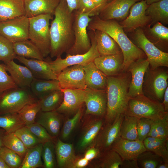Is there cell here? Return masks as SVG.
<instances>
[{
	"mask_svg": "<svg viewBox=\"0 0 168 168\" xmlns=\"http://www.w3.org/2000/svg\"><path fill=\"white\" fill-rule=\"evenodd\" d=\"M168 162L163 161L157 166V168H168Z\"/></svg>",
	"mask_w": 168,
	"mask_h": 168,
	"instance_id": "be15d7a7",
	"label": "cell"
},
{
	"mask_svg": "<svg viewBox=\"0 0 168 168\" xmlns=\"http://www.w3.org/2000/svg\"><path fill=\"white\" fill-rule=\"evenodd\" d=\"M100 152L98 149L91 147L86 151L84 157L90 161L97 157Z\"/></svg>",
	"mask_w": 168,
	"mask_h": 168,
	"instance_id": "db71d44e",
	"label": "cell"
},
{
	"mask_svg": "<svg viewBox=\"0 0 168 168\" xmlns=\"http://www.w3.org/2000/svg\"><path fill=\"white\" fill-rule=\"evenodd\" d=\"M84 103L86 114L104 118L107 110V98L106 91L93 90L86 88Z\"/></svg>",
	"mask_w": 168,
	"mask_h": 168,
	"instance_id": "2e32d148",
	"label": "cell"
},
{
	"mask_svg": "<svg viewBox=\"0 0 168 168\" xmlns=\"http://www.w3.org/2000/svg\"><path fill=\"white\" fill-rule=\"evenodd\" d=\"M137 160L139 168H157L164 161L159 156L146 150L141 153Z\"/></svg>",
	"mask_w": 168,
	"mask_h": 168,
	"instance_id": "7bdbcfd3",
	"label": "cell"
},
{
	"mask_svg": "<svg viewBox=\"0 0 168 168\" xmlns=\"http://www.w3.org/2000/svg\"><path fill=\"white\" fill-rule=\"evenodd\" d=\"M153 120L146 118H138L137 131L138 140L143 142L149 134Z\"/></svg>",
	"mask_w": 168,
	"mask_h": 168,
	"instance_id": "816d5d0a",
	"label": "cell"
},
{
	"mask_svg": "<svg viewBox=\"0 0 168 168\" xmlns=\"http://www.w3.org/2000/svg\"><path fill=\"white\" fill-rule=\"evenodd\" d=\"M39 100L28 88L17 87L0 93V115L17 113L26 105Z\"/></svg>",
	"mask_w": 168,
	"mask_h": 168,
	"instance_id": "8992f818",
	"label": "cell"
},
{
	"mask_svg": "<svg viewBox=\"0 0 168 168\" xmlns=\"http://www.w3.org/2000/svg\"><path fill=\"white\" fill-rule=\"evenodd\" d=\"M120 168H139L137 159L123 160Z\"/></svg>",
	"mask_w": 168,
	"mask_h": 168,
	"instance_id": "11a10c76",
	"label": "cell"
},
{
	"mask_svg": "<svg viewBox=\"0 0 168 168\" xmlns=\"http://www.w3.org/2000/svg\"><path fill=\"white\" fill-rule=\"evenodd\" d=\"M56 160L60 168H73L77 157L76 155L73 145L58 139L55 146Z\"/></svg>",
	"mask_w": 168,
	"mask_h": 168,
	"instance_id": "484cf974",
	"label": "cell"
},
{
	"mask_svg": "<svg viewBox=\"0 0 168 168\" xmlns=\"http://www.w3.org/2000/svg\"><path fill=\"white\" fill-rule=\"evenodd\" d=\"M55 146L53 139L43 143L42 156L45 168H54L56 166Z\"/></svg>",
	"mask_w": 168,
	"mask_h": 168,
	"instance_id": "ee69618b",
	"label": "cell"
},
{
	"mask_svg": "<svg viewBox=\"0 0 168 168\" xmlns=\"http://www.w3.org/2000/svg\"><path fill=\"white\" fill-rule=\"evenodd\" d=\"M104 123V118L97 117L86 122L76 144V149L77 152H84L92 146Z\"/></svg>",
	"mask_w": 168,
	"mask_h": 168,
	"instance_id": "e0dca14e",
	"label": "cell"
},
{
	"mask_svg": "<svg viewBox=\"0 0 168 168\" xmlns=\"http://www.w3.org/2000/svg\"><path fill=\"white\" fill-rule=\"evenodd\" d=\"M78 0H66L68 8L71 12L77 10Z\"/></svg>",
	"mask_w": 168,
	"mask_h": 168,
	"instance_id": "680465c9",
	"label": "cell"
},
{
	"mask_svg": "<svg viewBox=\"0 0 168 168\" xmlns=\"http://www.w3.org/2000/svg\"><path fill=\"white\" fill-rule=\"evenodd\" d=\"M25 126L42 143L53 139L45 128L37 122Z\"/></svg>",
	"mask_w": 168,
	"mask_h": 168,
	"instance_id": "681fc988",
	"label": "cell"
},
{
	"mask_svg": "<svg viewBox=\"0 0 168 168\" xmlns=\"http://www.w3.org/2000/svg\"><path fill=\"white\" fill-rule=\"evenodd\" d=\"M89 161L85 157L77 158L73 166V168H83L86 167L89 163Z\"/></svg>",
	"mask_w": 168,
	"mask_h": 168,
	"instance_id": "9f6ffc18",
	"label": "cell"
},
{
	"mask_svg": "<svg viewBox=\"0 0 168 168\" xmlns=\"http://www.w3.org/2000/svg\"><path fill=\"white\" fill-rule=\"evenodd\" d=\"M168 74L159 67L154 69L149 67L144 76L142 84L143 94L152 100L162 101L164 93L168 87Z\"/></svg>",
	"mask_w": 168,
	"mask_h": 168,
	"instance_id": "ba28073f",
	"label": "cell"
},
{
	"mask_svg": "<svg viewBox=\"0 0 168 168\" xmlns=\"http://www.w3.org/2000/svg\"><path fill=\"white\" fill-rule=\"evenodd\" d=\"M83 66L86 88L93 90L106 91L107 76L97 68L93 61Z\"/></svg>",
	"mask_w": 168,
	"mask_h": 168,
	"instance_id": "603a6c76",
	"label": "cell"
},
{
	"mask_svg": "<svg viewBox=\"0 0 168 168\" xmlns=\"http://www.w3.org/2000/svg\"><path fill=\"white\" fill-rule=\"evenodd\" d=\"M162 103L165 111L168 112V87L166 88L165 91Z\"/></svg>",
	"mask_w": 168,
	"mask_h": 168,
	"instance_id": "91938a15",
	"label": "cell"
},
{
	"mask_svg": "<svg viewBox=\"0 0 168 168\" xmlns=\"http://www.w3.org/2000/svg\"><path fill=\"white\" fill-rule=\"evenodd\" d=\"M107 1L108 2H109L111 1L112 0H107Z\"/></svg>",
	"mask_w": 168,
	"mask_h": 168,
	"instance_id": "03108f58",
	"label": "cell"
},
{
	"mask_svg": "<svg viewBox=\"0 0 168 168\" xmlns=\"http://www.w3.org/2000/svg\"><path fill=\"white\" fill-rule=\"evenodd\" d=\"M94 167L97 168H120L123 160L119 154L110 149L100 152Z\"/></svg>",
	"mask_w": 168,
	"mask_h": 168,
	"instance_id": "1f68e13d",
	"label": "cell"
},
{
	"mask_svg": "<svg viewBox=\"0 0 168 168\" xmlns=\"http://www.w3.org/2000/svg\"><path fill=\"white\" fill-rule=\"evenodd\" d=\"M25 15L24 0H0V22Z\"/></svg>",
	"mask_w": 168,
	"mask_h": 168,
	"instance_id": "f1b7e54d",
	"label": "cell"
},
{
	"mask_svg": "<svg viewBox=\"0 0 168 168\" xmlns=\"http://www.w3.org/2000/svg\"><path fill=\"white\" fill-rule=\"evenodd\" d=\"M135 31V45L146 55L150 68L154 69L160 67H168V53L162 51L149 40L141 28H137Z\"/></svg>",
	"mask_w": 168,
	"mask_h": 168,
	"instance_id": "30bf717a",
	"label": "cell"
},
{
	"mask_svg": "<svg viewBox=\"0 0 168 168\" xmlns=\"http://www.w3.org/2000/svg\"><path fill=\"white\" fill-rule=\"evenodd\" d=\"M147 137L168 139V115L153 121Z\"/></svg>",
	"mask_w": 168,
	"mask_h": 168,
	"instance_id": "b9f144b4",
	"label": "cell"
},
{
	"mask_svg": "<svg viewBox=\"0 0 168 168\" xmlns=\"http://www.w3.org/2000/svg\"><path fill=\"white\" fill-rule=\"evenodd\" d=\"M29 18L25 15L0 22V34L13 43L28 39Z\"/></svg>",
	"mask_w": 168,
	"mask_h": 168,
	"instance_id": "8fae6325",
	"label": "cell"
},
{
	"mask_svg": "<svg viewBox=\"0 0 168 168\" xmlns=\"http://www.w3.org/2000/svg\"><path fill=\"white\" fill-rule=\"evenodd\" d=\"M5 64L7 71L17 87L30 88L34 77L27 67L16 63L14 60Z\"/></svg>",
	"mask_w": 168,
	"mask_h": 168,
	"instance_id": "4316f807",
	"label": "cell"
},
{
	"mask_svg": "<svg viewBox=\"0 0 168 168\" xmlns=\"http://www.w3.org/2000/svg\"><path fill=\"white\" fill-rule=\"evenodd\" d=\"M90 39L91 46L86 53L82 54H67L63 59L61 56L56 57L54 61H46L50 66L54 72L58 75L64 69L76 65H84L100 56L97 48L94 31L89 30L88 33Z\"/></svg>",
	"mask_w": 168,
	"mask_h": 168,
	"instance_id": "9c48e42d",
	"label": "cell"
},
{
	"mask_svg": "<svg viewBox=\"0 0 168 168\" xmlns=\"http://www.w3.org/2000/svg\"><path fill=\"white\" fill-rule=\"evenodd\" d=\"M124 115L118 116L111 123H104L91 147L97 148L100 152L110 149L120 137V127Z\"/></svg>",
	"mask_w": 168,
	"mask_h": 168,
	"instance_id": "7c38bea8",
	"label": "cell"
},
{
	"mask_svg": "<svg viewBox=\"0 0 168 168\" xmlns=\"http://www.w3.org/2000/svg\"><path fill=\"white\" fill-rule=\"evenodd\" d=\"M6 132L5 130L0 128V148L4 146L2 142V138Z\"/></svg>",
	"mask_w": 168,
	"mask_h": 168,
	"instance_id": "94428289",
	"label": "cell"
},
{
	"mask_svg": "<svg viewBox=\"0 0 168 168\" xmlns=\"http://www.w3.org/2000/svg\"><path fill=\"white\" fill-rule=\"evenodd\" d=\"M40 110L41 105L39 100L26 105L17 113L25 125H26L35 122L36 115Z\"/></svg>",
	"mask_w": 168,
	"mask_h": 168,
	"instance_id": "f35d334b",
	"label": "cell"
},
{
	"mask_svg": "<svg viewBox=\"0 0 168 168\" xmlns=\"http://www.w3.org/2000/svg\"><path fill=\"white\" fill-rule=\"evenodd\" d=\"M0 156L10 168H19L23 161L18 154L4 146L0 148Z\"/></svg>",
	"mask_w": 168,
	"mask_h": 168,
	"instance_id": "c3c4849f",
	"label": "cell"
},
{
	"mask_svg": "<svg viewBox=\"0 0 168 168\" xmlns=\"http://www.w3.org/2000/svg\"><path fill=\"white\" fill-rule=\"evenodd\" d=\"M4 146L12 150L24 158L27 150L21 141L14 133L5 132L2 138Z\"/></svg>",
	"mask_w": 168,
	"mask_h": 168,
	"instance_id": "ab89813d",
	"label": "cell"
},
{
	"mask_svg": "<svg viewBox=\"0 0 168 168\" xmlns=\"http://www.w3.org/2000/svg\"><path fill=\"white\" fill-rule=\"evenodd\" d=\"M94 31L100 55L114 54L122 52L117 43L109 35L100 30Z\"/></svg>",
	"mask_w": 168,
	"mask_h": 168,
	"instance_id": "83f0119b",
	"label": "cell"
},
{
	"mask_svg": "<svg viewBox=\"0 0 168 168\" xmlns=\"http://www.w3.org/2000/svg\"><path fill=\"white\" fill-rule=\"evenodd\" d=\"M99 13L102 10L108 2L107 0H91Z\"/></svg>",
	"mask_w": 168,
	"mask_h": 168,
	"instance_id": "6f0895ef",
	"label": "cell"
},
{
	"mask_svg": "<svg viewBox=\"0 0 168 168\" xmlns=\"http://www.w3.org/2000/svg\"><path fill=\"white\" fill-rule=\"evenodd\" d=\"M54 18L49 27L50 54L51 58L61 56L74 42L73 29L74 12H71L66 0H60L54 11Z\"/></svg>",
	"mask_w": 168,
	"mask_h": 168,
	"instance_id": "6da1fadb",
	"label": "cell"
},
{
	"mask_svg": "<svg viewBox=\"0 0 168 168\" xmlns=\"http://www.w3.org/2000/svg\"><path fill=\"white\" fill-rule=\"evenodd\" d=\"M0 168H10L4 160L0 156Z\"/></svg>",
	"mask_w": 168,
	"mask_h": 168,
	"instance_id": "6125c7cd",
	"label": "cell"
},
{
	"mask_svg": "<svg viewBox=\"0 0 168 168\" xmlns=\"http://www.w3.org/2000/svg\"><path fill=\"white\" fill-rule=\"evenodd\" d=\"M161 0H145L147 5H149L152 3L159 1Z\"/></svg>",
	"mask_w": 168,
	"mask_h": 168,
	"instance_id": "e7e4bbea",
	"label": "cell"
},
{
	"mask_svg": "<svg viewBox=\"0 0 168 168\" xmlns=\"http://www.w3.org/2000/svg\"><path fill=\"white\" fill-rule=\"evenodd\" d=\"M76 10L81 12L88 13L91 17L99 14L91 0H79Z\"/></svg>",
	"mask_w": 168,
	"mask_h": 168,
	"instance_id": "f5cc1de1",
	"label": "cell"
},
{
	"mask_svg": "<svg viewBox=\"0 0 168 168\" xmlns=\"http://www.w3.org/2000/svg\"><path fill=\"white\" fill-rule=\"evenodd\" d=\"M53 16L46 14L29 18L28 39L38 48L44 58L50 54L49 21Z\"/></svg>",
	"mask_w": 168,
	"mask_h": 168,
	"instance_id": "5b68a950",
	"label": "cell"
},
{
	"mask_svg": "<svg viewBox=\"0 0 168 168\" xmlns=\"http://www.w3.org/2000/svg\"><path fill=\"white\" fill-rule=\"evenodd\" d=\"M111 149L117 152L123 160L137 159L141 153L146 151L143 142L138 140H129L120 137Z\"/></svg>",
	"mask_w": 168,
	"mask_h": 168,
	"instance_id": "44dd1931",
	"label": "cell"
},
{
	"mask_svg": "<svg viewBox=\"0 0 168 168\" xmlns=\"http://www.w3.org/2000/svg\"><path fill=\"white\" fill-rule=\"evenodd\" d=\"M148 35L150 40L156 46L160 47L167 46L168 42V28L162 23L157 22L152 28L148 26Z\"/></svg>",
	"mask_w": 168,
	"mask_h": 168,
	"instance_id": "8d00e7d4",
	"label": "cell"
},
{
	"mask_svg": "<svg viewBox=\"0 0 168 168\" xmlns=\"http://www.w3.org/2000/svg\"><path fill=\"white\" fill-rule=\"evenodd\" d=\"M14 133L27 149L41 143L25 125L18 129Z\"/></svg>",
	"mask_w": 168,
	"mask_h": 168,
	"instance_id": "7dc6e473",
	"label": "cell"
},
{
	"mask_svg": "<svg viewBox=\"0 0 168 168\" xmlns=\"http://www.w3.org/2000/svg\"><path fill=\"white\" fill-rule=\"evenodd\" d=\"M25 125L17 113L8 114L0 115V128L6 132L14 133Z\"/></svg>",
	"mask_w": 168,
	"mask_h": 168,
	"instance_id": "60d3db41",
	"label": "cell"
},
{
	"mask_svg": "<svg viewBox=\"0 0 168 168\" xmlns=\"http://www.w3.org/2000/svg\"><path fill=\"white\" fill-rule=\"evenodd\" d=\"M124 115L154 121L168 115V112L165 111L162 102L142 94L130 98Z\"/></svg>",
	"mask_w": 168,
	"mask_h": 168,
	"instance_id": "277c9868",
	"label": "cell"
},
{
	"mask_svg": "<svg viewBox=\"0 0 168 168\" xmlns=\"http://www.w3.org/2000/svg\"><path fill=\"white\" fill-rule=\"evenodd\" d=\"M141 0H112L105 6L98 15L103 20L124 19L135 3Z\"/></svg>",
	"mask_w": 168,
	"mask_h": 168,
	"instance_id": "d6986e66",
	"label": "cell"
},
{
	"mask_svg": "<svg viewBox=\"0 0 168 168\" xmlns=\"http://www.w3.org/2000/svg\"><path fill=\"white\" fill-rule=\"evenodd\" d=\"M60 0H24L25 15L28 18L51 14L53 15Z\"/></svg>",
	"mask_w": 168,
	"mask_h": 168,
	"instance_id": "cb8c5ba5",
	"label": "cell"
},
{
	"mask_svg": "<svg viewBox=\"0 0 168 168\" xmlns=\"http://www.w3.org/2000/svg\"><path fill=\"white\" fill-rule=\"evenodd\" d=\"M148 6L145 0H141L132 6L128 15L119 24L124 30L131 32L144 27L150 22L151 18L146 14Z\"/></svg>",
	"mask_w": 168,
	"mask_h": 168,
	"instance_id": "4fadbf2b",
	"label": "cell"
},
{
	"mask_svg": "<svg viewBox=\"0 0 168 168\" xmlns=\"http://www.w3.org/2000/svg\"><path fill=\"white\" fill-rule=\"evenodd\" d=\"M73 12L74 42L66 53L67 54H84L88 51L91 46L90 39L87 33V28L91 17L88 13L81 12L77 10Z\"/></svg>",
	"mask_w": 168,
	"mask_h": 168,
	"instance_id": "52a82bcc",
	"label": "cell"
},
{
	"mask_svg": "<svg viewBox=\"0 0 168 168\" xmlns=\"http://www.w3.org/2000/svg\"><path fill=\"white\" fill-rule=\"evenodd\" d=\"M43 143L28 148L19 168H36L43 167L41 160Z\"/></svg>",
	"mask_w": 168,
	"mask_h": 168,
	"instance_id": "e575fe53",
	"label": "cell"
},
{
	"mask_svg": "<svg viewBox=\"0 0 168 168\" xmlns=\"http://www.w3.org/2000/svg\"><path fill=\"white\" fill-rule=\"evenodd\" d=\"M85 72L82 65L68 67L58 75L57 80L61 89H75L85 90L86 88Z\"/></svg>",
	"mask_w": 168,
	"mask_h": 168,
	"instance_id": "5bb4252c",
	"label": "cell"
},
{
	"mask_svg": "<svg viewBox=\"0 0 168 168\" xmlns=\"http://www.w3.org/2000/svg\"><path fill=\"white\" fill-rule=\"evenodd\" d=\"M131 78L127 71L115 76H107V104L105 123L113 122L117 116L124 115L130 98L128 95Z\"/></svg>",
	"mask_w": 168,
	"mask_h": 168,
	"instance_id": "3957f363",
	"label": "cell"
},
{
	"mask_svg": "<svg viewBox=\"0 0 168 168\" xmlns=\"http://www.w3.org/2000/svg\"><path fill=\"white\" fill-rule=\"evenodd\" d=\"M30 88L33 94L38 99L53 91L61 89L58 80H45L35 78Z\"/></svg>",
	"mask_w": 168,
	"mask_h": 168,
	"instance_id": "f546056e",
	"label": "cell"
},
{
	"mask_svg": "<svg viewBox=\"0 0 168 168\" xmlns=\"http://www.w3.org/2000/svg\"><path fill=\"white\" fill-rule=\"evenodd\" d=\"M7 72L5 64L0 62V93L8 89L18 87Z\"/></svg>",
	"mask_w": 168,
	"mask_h": 168,
	"instance_id": "f907efd6",
	"label": "cell"
},
{
	"mask_svg": "<svg viewBox=\"0 0 168 168\" xmlns=\"http://www.w3.org/2000/svg\"><path fill=\"white\" fill-rule=\"evenodd\" d=\"M82 111L80 108L73 117L64 122L60 133L61 138L63 140L68 139L78 125L82 117Z\"/></svg>",
	"mask_w": 168,
	"mask_h": 168,
	"instance_id": "f6af8a7d",
	"label": "cell"
},
{
	"mask_svg": "<svg viewBox=\"0 0 168 168\" xmlns=\"http://www.w3.org/2000/svg\"><path fill=\"white\" fill-rule=\"evenodd\" d=\"M16 55L13 49V43L0 34V61L5 64L14 60Z\"/></svg>",
	"mask_w": 168,
	"mask_h": 168,
	"instance_id": "bcb514c9",
	"label": "cell"
},
{
	"mask_svg": "<svg viewBox=\"0 0 168 168\" xmlns=\"http://www.w3.org/2000/svg\"><path fill=\"white\" fill-rule=\"evenodd\" d=\"M149 65L147 59L142 58L133 62L128 67L126 71L131 75L128 91L130 98L143 94L142 88L144 76Z\"/></svg>",
	"mask_w": 168,
	"mask_h": 168,
	"instance_id": "9a60e30c",
	"label": "cell"
},
{
	"mask_svg": "<svg viewBox=\"0 0 168 168\" xmlns=\"http://www.w3.org/2000/svg\"><path fill=\"white\" fill-rule=\"evenodd\" d=\"M63 93L61 90L53 91L39 99L41 110L46 112L56 110L63 100Z\"/></svg>",
	"mask_w": 168,
	"mask_h": 168,
	"instance_id": "74e56055",
	"label": "cell"
},
{
	"mask_svg": "<svg viewBox=\"0 0 168 168\" xmlns=\"http://www.w3.org/2000/svg\"><path fill=\"white\" fill-rule=\"evenodd\" d=\"M63 93V100L56 110L60 114L75 113L84 103L85 90L75 89H61Z\"/></svg>",
	"mask_w": 168,
	"mask_h": 168,
	"instance_id": "ac0fdd59",
	"label": "cell"
},
{
	"mask_svg": "<svg viewBox=\"0 0 168 168\" xmlns=\"http://www.w3.org/2000/svg\"><path fill=\"white\" fill-rule=\"evenodd\" d=\"M62 117L56 110L49 111H40L37 114L35 122L42 126L52 137H57L60 133Z\"/></svg>",
	"mask_w": 168,
	"mask_h": 168,
	"instance_id": "d4e9b609",
	"label": "cell"
},
{
	"mask_svg": "<svg viewBox=\"0 0 168 168\" xmlns=\"http://www.w3.org/2000/svg\"><path fill=\"white\" fill-rule=\"evenodd\" d=\"M87 30H100L107 34L117 43L124 57L123 71L135 61L144 58V52L134 44L125 34L122 26L114 20H104L98 16L91 17Z\"/></svg>",
	"mask_w": 168,
	"mask_h": 168,
	"instance_id": "7a4b0ae2",
	"label": "cell"
},
{
	"mask_svg": "<svg viewBox=\"0 0 168 168\" xmlns=\"http://www.w3.org/2000/svg\"><path fill=\"white\" fill-rule=\"evenodd\" d=\"M143 142L146 151L153 152L168 162V139L147 137Z\"/></svg>",
	"mask_w": 168,
	"mask_h": 168,
	"instance_id": "836d02e7",
	"label": "cell"
},
{
	"mask_svg": "<svg viewBox=\"0 0 168 168\" xmlns=\"http://www.w3.org/2000/svg\"><path fill=\"white\" fill-rule=\"evenodd\" d=\"M146 14L151 20L167 24L168 22V0H161L148 5Z\"/></svg>",
	"mask_w": 168,
	"mask_h": 168,
	"instance_id": "d6a6232c",
	"label": "cell"
},
{
	"mask_svg": "<svg viewBox=\"0 0 168 168\" xmlns=\"http://www.w3.org/2000/svg\"><path fill=\"white\" fill-rule=\"evenodd\" d=\"M138 118L124 115L120 129V136L129 140H138L137 123Z\"/></svg>",
	"mask_w": 168,
	"mask_h": 168,
	"instance_id": "d590c367",
	"label": "cell"
},
{
	"mask_svg": "<svg viewBox=\"0 0 168 168\" xmlns=\"http://www.w3.org/2000/svg\"><path fill=\"white\" fill-rule=\"evenodd\" d=\"M93 62L107 76H117L124 72V57L122 52L114 54L100 55L95 58Z\"/></svg>",
	"mask_w": 168,
	"mask_h": 168,
	"instance_id": "ffe728a7",
	"label": "cell"
},
{
	"mask_svg": "<svg viewBox=\"0 0 168 168\" xmlns=\"http://www.w3.org/2000/svg\"><path fill=\"white\" fill-rule=\"evenodd\" d=\"M13 49L16 56L26 58L44 60L39 49L29 39L13 43Z\"/></svg>",
	"mask_w": 168,
	"mask_h": 168,
	"instance_id": "4dcf8cb0",
	"label": "cell"
},
{
	"mask_svg": "<svg viewBox=\"0 0 168 168\" xmlns=\"http://www.w3.org/2000/svg\"><path fill=\"white\" fill-rule=\"evenodd\" d=\"M15 59L27 67L35 78L57 80L58 75L54 72L46 60L28 59L18 56H16Z\"/></svg>",
	"mask_w": 168,
	"mask_h": 168,
	"instance_id": "7402d4cb",
	"label": "cell"
}]
</instances>
